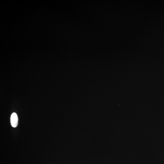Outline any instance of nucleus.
<instances>
[{
  "label": "nucleus",
  "mask_w": 164,
  "mask_h": 164,
  "mask_svg": "<svg viewBox=\"0 0 164 164\" xmlns=\"http://www.w3.org/2000/svg\"><path fill=\"white\" fill-rule=\"evenodd\" d=\"M10 123L11 125L13 127H17L18 124V116L16 113H12L11 116Z\"/></svg>",
  "instance_id": "nucleus-1"
}]
</instances>
